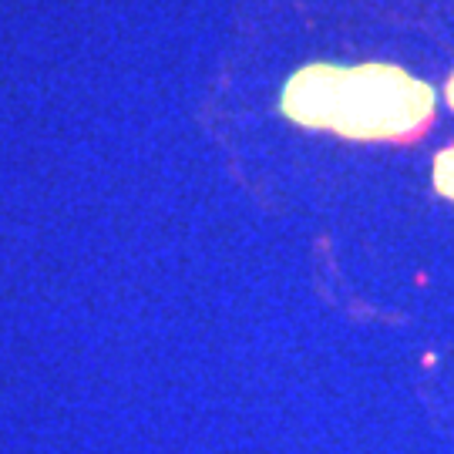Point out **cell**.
<instances>
[{"label": "cell", "mask_w": 454, "mask_h": 454, "mask_svg": "<svg viewBox=\"0 0 454 454\" xmlns=\"http://www.w3.org/2000/svg\"><path fill=\"white\" fill-rule=\"evenodd\" d=\"M283 112L347 138H404L431 121L434 88L390 65H309L283 88Z\"/></svg>", "instance_id": "1"}, {"label": "cell", "mask_w": 454, "mask_h": 454, "mask_svg": "<svg viewBox=\"0 0 454 454\" xmlns=\"http://www.w3.org/2000/svg\"><path fill=\"white\" fill-rule=\"evenodd\" d=\"M434 189H438L441 195L454 199V148L441 152L438 162H434Z\"/></svg>", "instance_id": "2"}, {"label": "cell", "mask_w": 454, "mask_h": 454, "mask_svg": "<svg viewBox=\"0 0 454 454\" xmlns=\"http://www.w3.org/2000/svg\"><path fill=\"white\" fill-rule=\"evenodd\" d=\"M444 95H448V105L454 108V74H451V82H448V91H444Z\"/></svg>", "instance_id": "3"}]
</instances>
